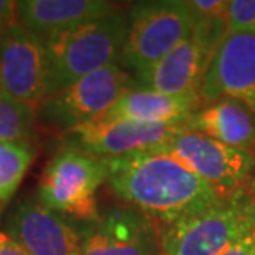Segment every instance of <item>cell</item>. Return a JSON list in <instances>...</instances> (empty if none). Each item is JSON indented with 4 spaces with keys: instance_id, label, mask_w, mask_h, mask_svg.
I'll use <instances>...</instances> for the list:
<instances>
[{
    "instance_id": "1",
    "label": "cell",
    "mask_w": 255,
    "mask_h": 255,
    "mask_svg": "<svg viewBox=\"0 0 255 255\" xmlns=\"http://www.w3.org/2000/svg\"><path fill=\"white\" fill-rule=\"evenodd\" d=\"M106 161V182L116 196L157 227L196 216L224 199L162 147Z\"/></svg>"
},
{
    "instance_id": "15",
    "label": "cell",
    "mask_w": 255,
    "mask_h": 255,
    "mask_svg": "<svg viewBox=\"0 0 255 255\" xmlns=\"http://www.w3.org/2000/svg\"><path fill=\"white\" fill-rule=\"evenodd\" d=\"M201 101L199 93L166 95L147 88H131L105 116L125 118L137 123L177 125L186 123L199 110Z\"/></svg>"
},
{
    "instance_id": "4",
    "label": "cell",
    "mask_w": 255,
    "mask_h": 255,
    "mask_svg": "<svg viewBox=\"0 0 255 255\" xmlns=\"http://www.w3.org/2000/svg\"><path fill=\"white\" fill-rule=\"evenodd\" d=\"M108 179V161L65 144L47 162L38 184V201L60 216L93 222L98 189Z\"/></svg>"
},
{
    "instance_id": "9",
    "label": "cell",
    "mask_w": 255,
    "mask_h": 255,
    "mask_svg": "<svg viewBox=\"0 0 255 255\" xmlns=\"http://www.w3.org/2000/svg\"><path fill=\"white\" fill-rule=\"evenodd\" d=\"M0 91L37 113L47 98L45 42L20 23L0 37Z\"/></svg>"
},
{
    "instance_id": "10",
    "label": "cell",
    "mask_w": 255,
    "mask_h": 255,
    "mask_svg": "<svg viewBox=\"0 0 255 255\" xmlns=\"http://www.w3.org/2000/svg\"><path fill=\"white\" fill-rule=\"evenodd\" d=\"M199 96L206 103L236 100L255 115V30L224 35L204 73Z\"/></svg>"
},
{
    "instance_id": "8",
    "label": "cell",
    "mask_w": 255,
    "mask_h": 255,
    "mask_svg": "<svg viewBox=\"0 0 255 255\" xmlns=\"http://www.w3.org/2000/svg\"><path fill=\"white\" fill-rule=\"evenodd\" d=\"M186 129V123L151 125L101 116L66 131L65 144L76 146L105 159H113L164 147Z\"/></svg>"
},
{
    "instance_id": "20",
    "label": "cell",
    "mask_w": 255,
    "mask_h": 255,
    "mask_svg": "<svg viewBox=\"0 0 255 255\" xmlns=\"http://www.w3.org/2000/svg\"><path fill=\"white\" fill-rule=\"evenodd\" d=\"M18 2L13 0H0V37L17 23Z\"/></svg>"
},
{
    "instance_id": "18",
    "label": "cell",
    "mask_w": 255,
    "mask_h": 255,
    "mask_svg": "<svg viewBox=\"0 0 255 255\" xmlns=\"http://www.w3.org/2000/svg\"><path fill=\"white\" fill-rule=\"evenodd\" d=\"M37 115L0 91V142H32Z\"/></svg>"
},
{
    "instance_id": "22",
    "label": "cell",
    "mask_w": 255,
    "mask_h": 255,
    "mask_svg": "<svg viewBox=\"0 0 255 255\" xmlns=\"http://www.w3.org/2000/svg\"><path fill=\"white\" fill-rule=\"evenodd\" d=\"M0 255H30L7 232H0Z\"/></svg>"
},
{
    "instance_id": "17",
    "label": "cell",
    "mask_w": 255,
    "mask_h": 255,
    "mask_svg": "<svg viewBox=\"0 0 255 255\" xmlns=\"http://www.w3.org/2000/svg\"><path fill=\"white\" fill-rule=\"evenodd\" d=\"M35 159L32 142H0V214Z\"/></svg>"
},
{
    "instance_id": "12",
    "label": "cell",
    "mask_w": 255,
    "mask_h": 255,
    "mask_svg": "<svg viewBox=\"0 0 255 255\" xmlns=\"http://www.w3.org/2000/svg\"><path fill=\"white\" fill-rule=\"evenodd\" d=\"M5 232L30 255H80L81 251L78 229L35 199L17 204Z\"/></svg>"
},
{
    "instance_id": "2",
    "label": "cell",
    "mask_w": 255,
    "mask_h": 255,
    "mask_svg": "<svg viewBox=\"0 0 255 255\" xmlns=\"http://www.w3.org/2000/svg\"><path fill=\"white\" fill-rule=\"evenodd\" d=\"M128 33V15L121 10L80 23L45 38L47 96L83 76L118 63Z\"/></svg>"
},
{
    "instance_id": "23",
    "label": "cell",
    "mask_w": 255,
    "mask_h": 255,
    "mask_svg": "<svg viewBox=\"0 0 255 255\" xmlns=\"http://www.w3.org/2000/svg\"><path fill=\"white\" fill-rule=\"evenodd\" d=\"M252 194H254V199H255V176H254V182H252Z\"/></svg>"
},
{
    "instance_id": "13",
    "label": "cell",
    "mask_w": 255,
    "mask_h": 255,
    "mask_svg": "<svg viewBox=\"0 0 255 255\" xmlns=\"http://www.w3.org/2000/svg\"><path fill=\"white\" fill-rule=\"evenodd\" d=\"M214 50L216 48H212L192 30L189 38H186L164 58L136 76L144 88L159 91V93H199Z\"/></svg>"
},
{
    "instance_id": "6",
    "label": "cell",
    "mask_w": 255,
    "mask_h": 255,
    "mask_svg": "<svg viewBox=\"0 0 255 255\" xmlns=\"http://www.w3.org/2000/svg\"><path fill=\"white\" fill-rule=\"evenodd\" d=\"M134 81L120 63L83 76L57 93L47 96L38 113L50 126L63 129L90 123L105 116Z\"/></svg>"
},
{
    "instance_id": "16",
    "label": "cell",
    "mask_w": 255,
    "mask_h": 255,
    "mask_svg": "<svg viewBox=\"0 0 255 255\" xmlns=\"http://www.w3.org/2000/svg\"><path fill=\"white\" fill-rule=\"evenodd\" d=\"M186 128L249 152L255 144V115L236 100H219L199 108L186 121Z\"/></svg>"
},
{
    "instance_id": "5",
    "label": "cell",
    "mask_w": 255,
    "mask_h": 255,
    "mask_svg": "<svg viewBox=\"0 0 255 255\" xmlns=\"http://www.w3.org/2000/svg\"><path fill=\"white\" fill-rule=\"evenodd\" d=\"M192 15L186 2H137L128 13V33L121 62L141 73L164 58L192 35Z\"/></svg>"
},
{
    "instance_id": "21",
    "label": "cell",
    "mask_w": 255,
    "mask_h": 255,
    "mask_svg": "<svg viewBox=\"0 0 255 255\" xmlns=\"http://www.w3.org/2000/svg\"><path fill=\"white\" fill-rule=\"evenodd\" d=\"M221 255H255V229L234 242Z\"/></svg>"
},
{
    "instance_id": "14",
    "label": "cell",
    "mask_w": 255,
    "mask_h": 255,
    "mask_svg": "<svg viewBox=\"0 0 255 255\" xmlns=\"http://www.w3.org/2000/svg\"><path fill=\"white\" fill-rule=\"evenodd\" d=\"M118 10L116 3L105 0H22L17 7V23L45 40Z\"/></svg>"
},
{
    "instance_id": "19",
    "label": "cell",
    "mask_w": 255,
    "mask_h": 255,
    "mask_svg": "<svg viewBox=\"0 0 255 255\" xmlns=\"http://www.w3.org/2000/svg\"><path fill=\"white\" fill-rule=\"evenodd\" d=\"M255 0H231L226 7V33L254 32Z\"/></svg>"
},
{
    "instance_id": "11",
    "label": "cell",
    "mask_w": 255,
    "mask_h": 255,
    "mask_svg": "<svg viewBox=\"0 0 255 255\" xmlns=\"http://www.w3.org/2000/svg\"><path fill=\"white\" fill-rule=\"evenodd\" d=\"M80 255H161L157 226L131 206L111 207L81 232Z\"/></svg>"
},
{
    "instance_id": "7",
    "label": "cell",
    "mask_w": 255,
    "mask_h": 255,
    "mask_svg": "<svg viewBox=\"0 0 255 255\" xmlns=\"http://www.w3.org/2000/svg\"><path fill=\"white\" fill-rule=\"evenodd\" d=\"M166 149L179 159L204 182H207L221 197H229L247 184L255 167L252 152L226 146L212 137L196 131H182Z\"/></svg>"
},
{
    "instance_id": "3",
    "label": "cell",
    "mask_w": 255,
    "mask_h": 255,
    "mask_svg": "<svg viewBox=\"0 0 255 255\" xmlns=\"http://www.w3.org/2000/svg\"><path fill=\"white\" fill-rule=\"evenodd\" d=\"M255 229V199L246 184L216 206L157 227L161 255H221Z\"/></svg>"
}]
</instances>
